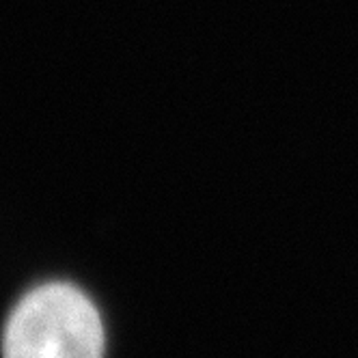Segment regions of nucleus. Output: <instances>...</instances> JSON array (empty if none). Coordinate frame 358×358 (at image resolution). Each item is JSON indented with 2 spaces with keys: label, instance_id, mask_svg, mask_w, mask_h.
Masks as SVG:
<instances>
[{
  "label": "nucleus",
  "instance_id": "nucleus-1",
  "mask_svg": "<svg viewBox=\"0 0 358 358\" xmlns=\"http://www.w3.org/2000/svg\"><path fill=\"white\" fill-rule=\"evenodd\" d=\"M5 358H104V326L91 300L71 285L50 283L24 296L3 341Z\"/></svg>",
  "mask_w": 358,
  "mask_h": 358
}]
</instances>
